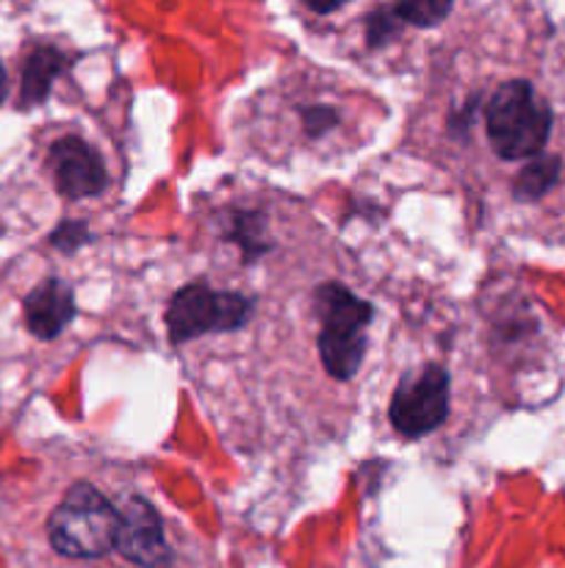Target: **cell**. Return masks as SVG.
Instances as JSON below:
<instances>
[{"instance_id": "cell-2", "label": "cell", "mask_w": 565, "mask_h": 568, "mask_svg": "<svg viewBox=\"0 0 565 568\" xmlns=\"http://www.w3.org/2000/svg\"><path fill=\"white\" fill-rule=\"evenodd\" d=\"M314 308L321 320V366L336 381H352L366 358V325L374 316V308L341 283H321L314 294Z\"/></svg>"}, {"instance_id": "cell-8", "label": "cell", "mask_w": 565, "mask_h": 568, "mask_svg": "<svg viewBox=\"0 0 565 568\" xmlns=\"http://www.w3.org/2000/svg\"><path fill=\"white\" fill-rule=\"evenodd\" d=\"M22 314H25L28 331L42 342H50L61 336L64 327L75 320V292L61 277H48L22 300Z\"/></svg>"}, {"instance_id": "cell-1", "label": "cell", "mask_w": 565, "mask_h": 568, "mask_svg": "<svg viewBox=\"0 0 565 568\" xmlns=\"http://www.w3.org/2000/svg\"><path fill=\"white\" fill-rule=\"evenodd\" d=\"M552 109L530 81L502 83L485 109V128L499 159L518 161L543 153L552 136Z\"/></svg>"}, {"instance_id": "cell-14", "label": "cell", "mask_w": 565, "mask_h": 568, "mask_svg": "<svg viewBox=\"0 0 565 568\" xmlns=\"http://www.w3.org/2000/svg\"><path fill=\"white\" fill-rule=\"evenodd\" d=\"M89 239H92V233H89L86 222L81 220H64L53 233H50V244H53L55 250H61V253H75V250H81Z\"/></svg>"}, {"instance_id": "cell-5", "label": "cell", "mask_w": 565, "mask_h": 568, "mask_svg": "<svg viewBox=\"0 0 565 568\" xmlns=\"http://www.w3.org/2000/svg\"><path fill=\"white\" fill-rule=\"evenodd\" d=\"M449 414V375L443 366H424L408 375L393 392L388 419L404 438H424L443 425Z\"/></svg>"}, {"instance_id": "cell-15", "label": "cell", "mask_w": 565, "mask_h": 568, "mask_svg": "<svg viewBox=\"0 0 565 568\" xmlns=\"http://www.w3.org/2000/svg\"><path fill=\"white\" fill-rule=\"evenodd\" d=\"M299 114H302V125L308 131V136H321L332 125H338V111L330 109V105H308Z\"/></svg>"}, {"instance_id": "cell-13", "label": "cell", "mask_w": 565, "mask_h": 568, "mask_svg": "<svg viewBox=\"0 0 565 568\" xmlns=\"http://www.w3.org/2000/svg\"><path fill=\"white\" fill-rule=\"evenodd\" d=\"M399 26H402V20H399L397 11L377 9L374 14L369 17V22H366V42H369L371 48H382V44H388L397 37Z\"/></svg>"}, {"instance_id": "cell-11", "label": "cell", "mask_w": 565, "mask_h": 568, "mask_svg": "<svg viewBox=\"0 0 565 568\" xmlns=\"http://www.w3.org/2000/svg\"><path fill=\"white\" fill-rule=\"evenodd\" d=\"M454 0H399L393 6V11L399 14V20L408 22L415 28H432L438 22L446 20V14L452 11Z\"/></svg>"}, {"instance_id": "cell-6", "label": "cell", "mask_w": 565, "mask_h": 568, "mask_svg": "<svg viewBox=\"0 0 565 568\" xmlns=\"http://www.w3.org/2000/svg\"><path fill=\"white\" fill-rule=\"evenodd\" d=\"M114 549L136 568H170L172 552L164 538L158 510L142 497H127L120 508Z\"/></svg>"}, {"instance_id": "cell-12", "label": "cell", "mask_w": 565, "mask_h": 568, "mask_svg": "<svg viewBox=\"0 0 565 568\" xmlns=\"http://www.w3.org/2000/svg\"><path fill=\"white\" fill-rule=\"evenodd\" d=\"M233 239H236V244H242L244 247V255H247V261H253L255 255L266 253L269 250V239L264 236V216L258 214H238L236 222H233Z\"/></svg>"}, {"instance_id": "cell-10", "label": "cell", "mask_w": 565, "mask_h": 568, "mask_svg": "<svg viewBox=\"0 0 565 568\" xmlns=\"http://www.w3.org/2000/svg\"><path fill=\"white\" fill-rule=\"evenodd\" d=\"M559 175H563V159L559 155L541 153L518 172L513 183L515 200H524V203H532V200H541L543 194L552 192L559 183Z\"/></svg>"}, {"instance_id": "cell-3", "label": "cell", "mask_w": 565, "mask_h": 568, "mask_svg": "<svg viewBox=\"0 0 565 568\" xmlns=\"http://www.w3.org/2000/svg\"><path fill=\"white\" fill-rule=\"evenodd\" d=\"M120 530V508L92 483H75L48 519L50 547L64 558H100L111 552Z\"/></svg>"}, {"instance_id": "cell-7", "label": "cell", "mask_w": 565, "mask_h": 568, "mask_svg": "<svg viewBox=\"0 0 565 568\" xmlns=\"http://www.w3.org/2000/svg\"><path fill=\"white\" fill-rule=\"evenodd\" d=\"M50 170H53L55 189L61 197L66 200H83L94 197L105 189L109 178H105L103 159L97 150L81 136H61L59 142L50 148Z\"/></svg>"}, {"instance_id": "cell-4", "label": "cell", "mask_w": 565, "mask_h": 568, "mask_svg": "<svg viewBox=\"0 0 565 568\" xmlns=\"http://www.w3.org/2000/svg\"><path fill=\"white\" fill-rule=\"evenodd\" d=\"M253 316V300L238 292H216L205 281L186 283L166 305V331L172 344H186L208 333H230Z\"/></svg>"}, {"instance_id": "cell-16", "label": "cell", "mask_w": 565, "mask_h": 568, "mask_svg": "<svg viewBox=\"0 0 565 568\" xmlns=\"http://www.w3.org/2000/svg\"><path fill=\"white\" fill-rule=\"evenodd\" d=\"M302 3L308 6L310 11H316V14H332V11L341 9L349 0H302Z\"/></svg>"}, {"instance_id": "cell-17", "label": "cell", "mask_w": 565, "mask_h": 568, "mask_svg": "<svg viewBox=\"0 0 565 568\" xmlns=\"http://www.w3.org/2000/svg\"><path fill=\"white\" fill-rule=\"evenodd\" d=\"M6 92H9V78H6V70H3V64H0V105H3V100H6Z\"/></svg>"}, {"instance_id": "cell-9", "label": "cell", "mask_w": 565, "mask_h": 568, "mask_svg": "<svg viewBox=\"0 0 565 568\" xmlns=\"http://www.w3.org/2000/svg\"><path fill=\"white\" fill-rule=\"evenodd\" d=\"M66 70V55L55 48H37L25 61L22 70V89H20V105L22 109H33V105L44 103L50 94L55 78Z\"/></svg>"}]
</instances>
